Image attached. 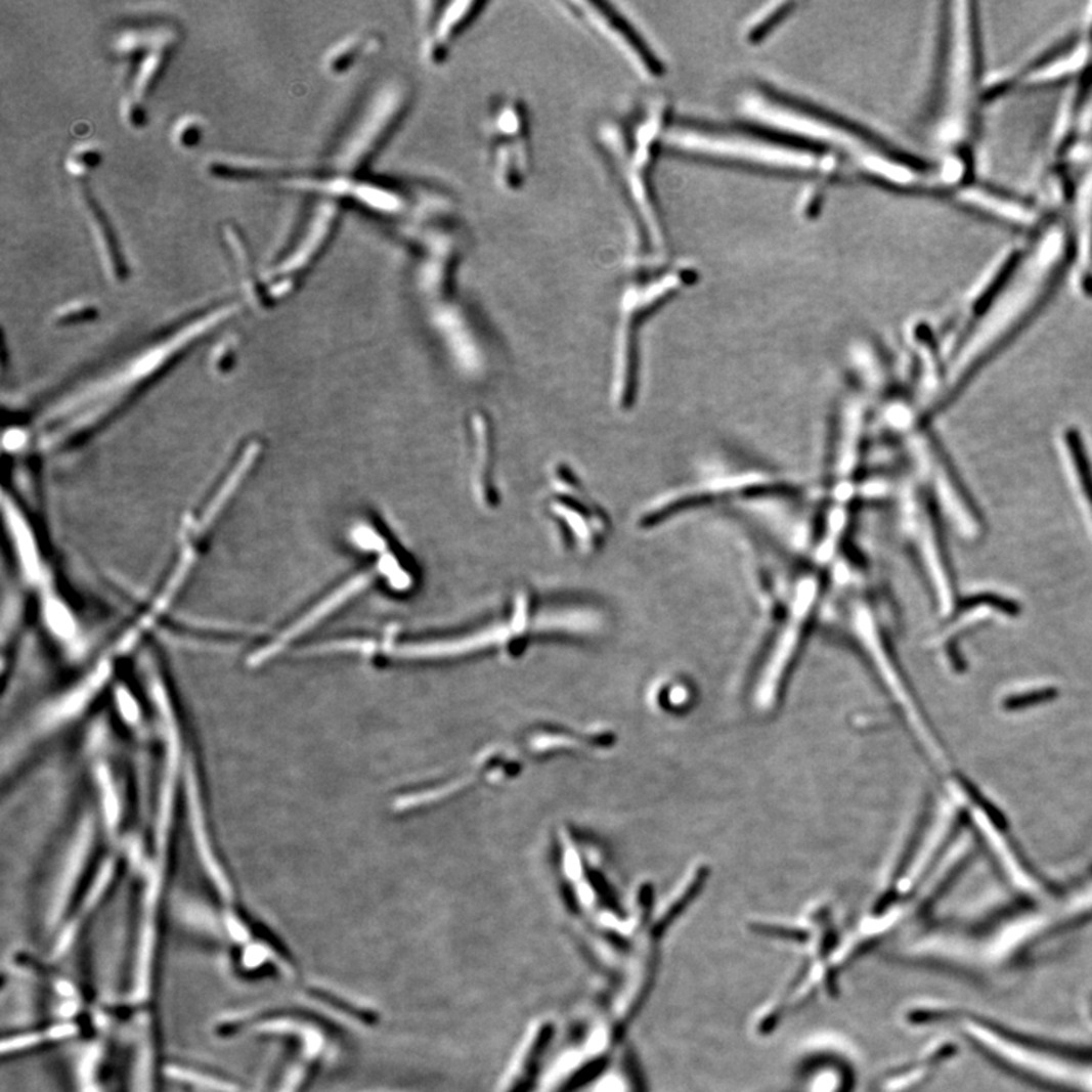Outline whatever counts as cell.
<instances>
[{
    "label": "cell",
    "instance_id": "cell-4",
    "mask_svg": "<svg viewBox=\"0 0 1092 1092\" xmlns=\"http://www.w3.org/2000/svg\"><path fill=\"white\" fill-rule=\"evenodd\" d=\"M839 616L843 632L870 666L897 713L914 736L915 742L923 748L925 756L937 763V767L946 768L949 761L943 745L934 735L923 707L900 665L879 603L867 588H853L840 601Z\"/></svg>",
    "mask_w": 1092,
    "mask_h": 1092
},
{
    "label": "cell",
    "instance_id": "cell-10",
    "mask_svg": "<svg viewBox=\"0 0 1092 1092\" xmlns=\"http://www.w3.org/2000/svg\"><path fill=\"white\" fill-rule=\"evenodd\" d=\"M950 198L972 216L1025 234L1037 235L1050 222L1032 201L974 178L959 185Z\"/></svg>",
    "mask_w": 1092,
    "mask_h": 1092
},
{
    "label": "cell",
    "instance_id": "cell-9",
    "mask_svg": "<svg viewBox=\"0 0 1092 1092\" xmlns=\"http://www.w3.org/2000/svg\"><path fill=\"white\" fill-rule=\"evenodd\" d=\"M902 527L909 545L914 548L928 583L936 594L937 609L943 615L955 610V587L950 575L949 563L941 542L940 530L934 521V512L915 487L903 493Z\"/></svg>",
    "mask_w": 1092,
    "mask_h": 1092
},
{
    "label": "cell",
    "instance_id": "cell-14",
    "mask_svg": "<svg viewBox=\"0 0 1092 1092\" xmlns=\"http://www.w3.org/2000/svg\"><path fill=\"white\" fill-rule=\"evenodd\" d=\"M381 49H383V37L374 31H363L337 43L326 58V65L333 74H348L370 56L377 55Z\"/></svg>",
    "mask_w": 1092,
    "mask_h": 1092
},
{
    "label": "cell",
    "instance_id": "cell-11",
    "mask_svg": "<svg viewBox=\"0 0 1092 1092\" xmlns=\"http://www.w3.org/2000/svg\"><path fill=\"white\" fill-rule=\"evenodd\" d=\"M1060 196L1066 206L1063 220L1072 245L1069 279L1079 294L1092 298V156L1078 178L1063 179Z\"/></svg>",
    "mask_w": 1092,
    "mask_h": 1092
},
{
    "label": "cell",
    "instance_id": "cell-1",
    "mask_svg": "<svg viewBox=\"0 0 1092 1092\" xmlns=\"http://www.w3.org/2000/svg\"><path fill=\"white\" fill-rule=\"evenodd\" d=\"M1072 257L1065 222L1050 220L990 304L950 342L953 377L941 401L943 408L1040 316L1065 276L1069 278Z\"/></svg>",
    "mask_w": 1092,
    "mask_h": 1092
},
{
    "label": "cell",
    "instance_id": "cell-3",
    "mask_svg": "<svg viewBox=\"0 0 1092 1092\" xmlns=\"http://www.w3.org/2000/svg\"><path fill=\"white\" fill-rule=\"evenodd\" d=\"M826 569L801 572L777 601L776 619L751 669V706L773 713L782 703L827 594Z\"/></svg>",
    "mask_w": 1092,
    "mask_h": 1092
},
{
    "label": "cell",
    "instance_id": "cell-13",
    "mask_svg": "<svg viewBox=\"0 0 1092 1092\" xmlns=\"http://www.w3.org/2000/svg\"><path fill=\"white\" fill-rule=\"evenodd\" d=\"M563 6L571 9L572 15L583 21L594 33L600 34L603 39L609 40V43L615 46L631 62L636 71L644 72V75L653 78L662 75L660 74L662 68H660L657 58H654L653 53L639 39L638 34L635 33L630 25L621 15L616 14L609 5L577 2L565 3Z\"/></svg>",
    "mask_w": 1092,
    "mask_h": 1092
},
{
    "label": "cell",
    "instance_id": "cell-5",
    "mask_svg": "<svg viewBox=\"0 0 1092 1092\" xmlns=\"http://www.w3.org/2000/svg\"><path fill=\"white\" fill-rule=\"evenodd\" d=\"M798 490V483L792 478L767 469L717 472L660 493L639 512L636 524L648 530L700 507L733 499L791 496Z\"/></svg>",
    "mask_w": 1092,
    "mask_h": 1092
},
{
    "label": "cell",
    "instance_id": "cell-8",
    "mask_svg": "<svg viewBox=\"0 0 1092 1092\" xmlns=\"http://www.w3.org/2000/svg\"><path fill=\"white\" fill-rule=\"evenodd\" d=\"M490 165L496 184L509 193H518L527 184L533 168L528 113L522 100L501 97L490 108Z\"/></svg>",
    "mask_w": 1092,
    "mask_h": 1092
},
{
    "label": "cell",
    "instance_id": "cell-12",
    "mask_svg": "<svg viewBox=\"0 0 1092 1092\" xmlns=\"http://www.w3.org/2000/svg\"><path fill=\"white\" fill-rule=\"evenodd\" d=\"M484 2H425L421 11V53L428 68L448 61L452 46L486 8Z\"/></svg>",
    "mask_w": 1092,
    "mask_h": 1092
},
{
    "label": "cell",
    "instance_id": "cell-6",
    "mask_svg": "<svg viewBox=\"0 0 1092 1092\" xmlns=\"http://www.w3.org/2000/svg\"><path fill=\"white\" fill-rule=\"evenodd\" d=\"M411 99L410 84L402 78H389L377 85L337 149L336 175H363L401 125Z\"/></svg>",
    "mask_w": 1092,
    "mask_h": 1092
},
{
    "label": "cell",
    "instance_id": "cell-7",
    "mask_svg": "<svg viewBox=\"0 0 1092 1092\" xmlns=\"http://www.w3.org/2000/svg\"><path fill=\"white\" fill-rule=\"evenodd\" d=\"M868 407L858 393L840 401L829 458L827 501L821 519L851 522L858 496L867 442Z\"/></svg>",
    "mask_w": 1092,
    "mask_h": 1092
},
{
    "label": "cell",
    "instance_id": "cell-2",
    "mask_svg": "<svg viewBox=\"0 0 1092 1092\" xmlns=\"http://www.w3.org/2000/svg\"><path fill=\"white\" fill-rule=\"evenodd\" d=\"M987 88L977 3H946L931 97V128L946 150L944 160L972 168Z\"/></svg>",
    "mask_w": 1092,
    "mask_h": 1092
}]
</instances>
